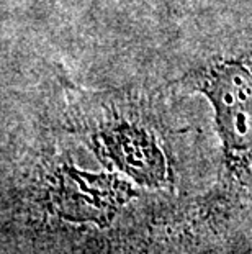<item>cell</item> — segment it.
<instances>
[{
  "label": "cell",
  "mask_w": 252,
  "mask_h": 254,
  "mask_svg": "<svg viewBox=\"0 0 252 254\" xmlns=\"http://www.w3.org/2000/svg\"><path fill=\"white\" fill-rule=\"evenodd\" d=\"M185 84L213 109L228 171L252 169V61L244 56L208 59L184 75Z\"/></svg>",
  "instance_id": "1"
},
{
  "label": "cell",
  "mask_w": 252,
  "mask_h": 254,
  "mask_svg": "<svg viewBox=\"0 0 252 254\" xmlns=\"http://www.w3.org/2000/svg\"><path fill=\"white\" fill-rule=\"evenodd\" d=\"M101 156L139 184L159 186L165 181L164 153L154 134L126 117H111L94 134Z\"/></svg>",
  "instance_id": "2"
}]
</instances>
